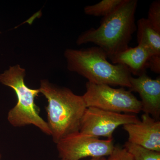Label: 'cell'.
Segmentation results:
<instances>
[{
	"instance_id": "6da1fadb",
	"label": "cell",
	"mask_w": 160,
	"mask_h": 160,
	"mask_svg": "<svg viewBox=\"0 0 160 160\" xmlns=\"http://www.w3.org/2000/svg\"><path fill=\"white\" fill-rule=\"evenodd\" d=\"M138 4V0H123L114 11L103 18L98 28L80 35L77 44L94 43L104 50L108 59L128 49L137 30L135 15Z\"/></svg>"
},
{
	"instance_id": "7a4b0ae2",
	"label": "cell",
	"mask_w": 160,
	"mask_h": 160,
	"mask_svg": "<svg viewBox=\"0 0 160 160\" xmlns=\"http://www.w3.org/2000/svg\"><path fill=\"white\" fill-rule=\"evenodd\" d=\"M39 89L48 101L46 107L47 122L53 142L57 144L63 138L79 131L81 121L87 109L82 96L46 80L41 81Z\"/></svg>"
},
{
	"instance_id": "3957f363",
	"label": "cell",
	"mask_w": 160,
	"mask_h": 160,
	"mask_svg": "<svg viewBox=\"0 0 160 160\" xmlns=\"http://www.w3.org/2000/svg\"><path fill=\"white\" fill-rule=\"evenodd\" d=\"M64 55L69 71L81 75L89 82L131 87V73L128 67L109 62L106 52L100 47L67 49Z\"/></svg>"
},
{
	"instance_id": "277c9868",
	"label": "cell",
	"mask_w": 160,
	"mask_h": 160,
	"mask_svg": "<svg viewBox=\"0 0 160 160\" xmlns=\"http://www.w3.org/2000/svg\"><path fill=\"white\" fill-rule=\"evenodd\" d=\"M26 70L19 65L10 66L0 74V82L14 90L17 97L16 105L10 109L7 115L9 124L14 127L33 125L43 133L51 136L47 122L41 117L35 99L39 89H30L25 84Z\"/></svg>"
},
{
	"instance_id": "5b68a950",
	"label": "cell",
	"mask_w": 160,
	"mask_h": 160,
	"mask_svg": "<svg viewBox=\"0 0 160 160\" xmlns=\"http://www.w3.org/2000/svg\"><path fill=\"white\" fill-rule=\"evenodd\" d=\"M86 89L82 96L87 108L94 107L118 113H139L142 110L141 101L123 87L115 89L109 85L88 82Z\"/></svg>"
},
{
	"instance_id": "8992f818",
	"label": "cell",
	"mask_w": 160,
	"mask_h": 160,
	"mask_svg": "<svg viewBox=\"0 0 160 160\" xmlns=\"http://www.w3.org/2000/svg\"><path fill=\"white\" fill-rule=\"evenodd\" d=\"M56 145L59 157L69 160L109 156L115 147L113 139L101 140L79 131L63 138Z\"/></svg>"
},
{
	"instance_id": "52a82bcc",
	"label": "cell",
	"mask_w": 160,
	"mask_h": 160,
	"mask_svg": "<svg viewBox=\"0 0 160 160\" xmlns=\"http://www.w3.org/2000/svg\"><path fill=\"white\" fill-rule=\"evenodd\" d=\"M140 121L135 115L106 111L94 107L86 109L81 121L79 132L92 136L112 138V134L120 126L137 122Z\"/></svg>"
},
{
	"instance_id": "ba28073f",
	"label": "cell",
	"mask_w": 160,
	"mask_h": 160,
	"mask_svg": "<svg viewBox=\"0 0 160 160\" xmlns=\"http://www.w3.org/2000/svg\"><path fill=\"white\" fill-rule=\"evenodd\" d=\"M129 135L128 142L146 149L160 152V122L144 113L142 120L123 125Z\"/></svg>"
},
{
	"instance_id": "9c48e42d",
	"label": "cell",
	"mask_w": 160,
	"mask_h": 160,
	"mask_svg": "<svg viewBox=\"0 0 160 160\" xmlns=\"http://www.w3.org/2000/svg\"><path fill=\"white\" fill-rule=\"evenodd\" d=\"M130 91L138 92L142 99V110L155 119L160 116V78L152 79L146 72L137 78H129Z\"/></svg>"
},
{
	"instance_id": "30bf717a",
	"label": "cell",
	"mask_w": 160,
	"mask_h": 160,
	"mask_svg": "<svg viewBox=\"0 0 160 160\" xmlns=\"http://www.w3.org/2000/svg\"><path fill=\"white\" fill-rule=\"evenodd\" d=\"M151 54L141 45L134 48L129 47L124 51L109 58L113 64H120L127 66L130 73L139 76L146 72Z\"/></svg>"
},
{
	"instance_id": "8fae6325",
	"label": "cell",
	"mask_w": 160,
	"mask_h": 160,
	"mask_svg": "<svg viewBox=\"0 0 160 160\" xmlns=\"http://www.w3.org/2000/svg\"><path fill=\"white\" fill-rule=\"evenodd\" d=\"M137 30L138 45L147 49L151 57H160V33L152 27L147 18L138 21Z\"/></svg>"
},
{
	"instance_id": "7c38bea8",
	"label": "cell",
	"mask_w": 160,
	"mask_h": 160,
	"mask_svg": "<svg viewBox=\"0 0 160 160\" xmlns=\"http://www.w3.org/2000/svg\"><path fill=\"white\" fill-rule=\"evenodd\" d=\"M123 2V0H102L95 5L86 6L84 12L88 15L105 17L114 11Z\"/></svg>"
},
{
	"instance_id": "4fadbf2b",
	"label": "cell",
	"mask_w": 160,
	"mask_h": 160,
	"mask_svg": "<svg viewBox=\"0 0 160 160\" xmlns=\"http://www.w3.org/2000/svg\"><path fill=\"white\" fill-rule=\"evenodd\" d=\"M124 147L131 154L133 160H160V152L146 149L126 142Z\"/></svg>"
},
{
	"instance_id": "5bb4252c",
	"label": "cell",
	"mask_w": 160,
	"mask_h": 160,
	"mask_svg": "<svg viewBox=\"0 0 160 160\" xmlns=\"http://www.w3.org/2000/svg\"><path fill=\"white\" fill-rule=\"evenodd\" d=\"M148 22L152 27L160 33V1L157 0L152 2L148 11Z\"/></svg>"
},
{
	"instance_id": "9a60e30c",
	"label": "cell",
	"mask_w": 160,
	"mask_h": 160,
	"mask_svg": "<svg viewBox=\"0 0 160 160\" xmlns=\"http://www.w3.org/2000/svg\"><path fill=\"white\" fill-rule=\"evenodd\" d=\"M106 160H133V158L125 148L115 146L113 151Z\"/></svg>"
},
{
	"instance_id": "2e32d148",
	"label": "cell",
	"mask_w": 160,
	"mask_h": 160,
	"mask_svg": "<svg viewBox=\"0 0 160 160\" xmlns=\"http://www.w3.org/2000/svg\"><path fill=\"white\" fill-rule=\"evenodd\" d=\"M147 66L153 72L156 73H160V57L150 58L148 62Z\"/></svg>"
},
{
	"instance_id": "e0dca14e",
	"label": "cell",
	"mask_w": 160,
	"mask_h": 160,
	"mask_svg": "<svg viewBox=\"0 0 160 160\" xmlns=\"http://www.w3.org/2000/svg\"><path fill=\"white\" fill-rule=\"evenodd\" d=\"M106 159L105 157L97 158H92L91 159L89 160H106ZM60 160H69L66 159H61Z\"/></svg>"
},
{
	"instance_id": "ac0fdd59",
	"label": "cell",
	"mask_w": 160,
	"mask_h": 160,
	"mask_svg": "<svg viewBox=\"0 0 160 160\" xmlns=\"http://www.w3.org/2000/svg\"><path fill=\"white\" fill-rule=\"evenodd\" d=\"M1 158H2V156H1V154H0V160H1Z\"/></svg>"
},
{
	"instance_id": "d6986e66",
	"label": "cell",
	"mask_w": 160,
	"mask_h": 160,
	"mask_svg": "<svg viewBox=\"0 0 160 160\" xmlns=\"http://www.w3.org/2000/svg\"><path fill=\"white\" fill-rule=\"evenodd\" d=\"M0 33H1V32H0Z\"/></svg>"
}]
</instances>
